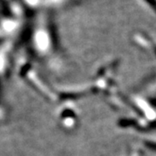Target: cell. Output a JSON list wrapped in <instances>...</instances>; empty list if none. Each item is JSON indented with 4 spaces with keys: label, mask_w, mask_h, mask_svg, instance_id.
<instances>
[{
    "label": "cell",
    "mask_w": 156,
    "mask_h": 156,
    "mask_svg": "<svg viewBox=\"0 0 156 156\" xmlns=\"http://www.w3.org/2000/svg\"><path fill=\"white\" fill-rule=\"evenodd\" d=\"M146 145H147V147H149L150 149H152V150L156 151V143L147 142V143Z\"/></svg>",
    "instance_id": "1"
}]
</instances>
